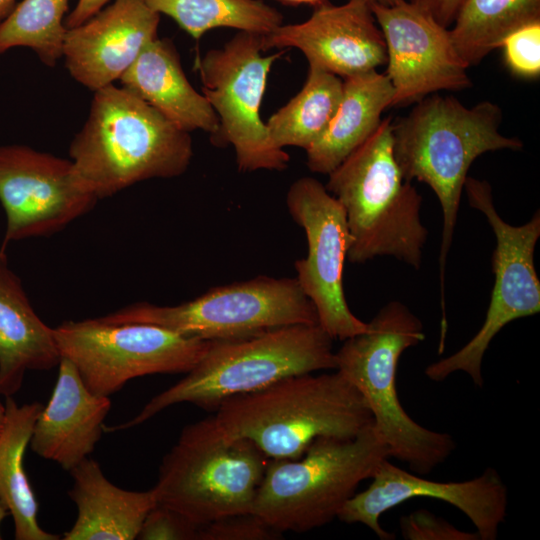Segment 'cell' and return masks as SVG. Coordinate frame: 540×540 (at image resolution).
<instances>
[{"instance_id":"obj_1","label":"cell","mask_w":540,"mask_h":540,"mask_svg":"<svg viewBox=\"0 0 540 540\" xmlns=\"http://www.w3.org/2000/svg\"><path fill=\"white\" fill-rule=\"evenodd\" d=\"M76 178L98 200L138 182L182 175L192 139L129 89L94 92L88 117L69 147Z\"/></svg>"},{"instance_id":"obj_2","label":"cell","mask_w":540,"mask_h":540,"mask_svg":"<svg viewBox=\"0 0 540 540\" xmlns=\"http://www.w3.org/2000/svg\"><path fill=\"white\" fill-rule=\"evenodd\" d=\"M211 419L224 437L251 440L270 459H298L318 437L352 438L373 424L365 400L338 371L233 396Z\"/></svg>"},{"instance_id":"obj_3","label":"cell","mask_w":540,"mask_h":540,"mask_svg":"<svg viewBox=\"0 0 540 540\" xmlns=\"http://www.w3.org/2000/svg\"><path fill=\"white\" fill-rule=\"evenodd\" d=\"M501 121L502 111L493 102L482 101L466 107L453 96L436 93L423 98L407 115L393 121L394 155L403 178L426 183L441 206L442 291L446 259L470 166L486 152L523 147L520 139L499 132Z\"/></svg>"},{"instance_id":"obj_4","label":"cell","mask_w":540,"mask_h":540,"mask_svg":"<svg viewBox=\"0 0 540 540\" xmlns=\"http://www.w3.org/2000/svg\"><path fill=\"white\" fill-rule=\"evenodd\" d=\"M328 176L325 188L344 208L352 238L347 260L362 264L392 256L419 269L428 237L422 197L395 159L391 117Z\"/></svg>"},{"instance_id":"obj_5","label":"cell","mask_w":540,"mask_h":540,"mask_svg":"<svg viewBox=\"0 0 540 540\" xmlns=\"http://www.w3.org/2000/svg\"><path fill=\"white\" fill-rule=\"evenodd\" d=\"M332 341L319 324H293L247 338L212 341L185 377L153 397L133 419L104 426V432L135 427L178 403L216 410L228 398L281 379L335 369Z\"/></svg>"},{"instance_id":"obj_6","label":"cell","mask_w":540,"mask_h":540,"mask_svg":"<svg viewBox=\"0 0 540 540\" xmlns=\"http://www.w3.org/2000/svg\"><path fill=\"white\" fill-rule=\"evenodd\" d=\"M424 339L419 318L403 303L391 301L368 322L366 331L345 339L335 352V370L365 400L390 457L404 462L418 475L432 472L456 448L450 434L414 421L397 394L399 359L406 349Z\"/></svg>"},{"instance_id":"obj_7","label":"cell","mask_w":540,"mask_h":540,"mask_svg":"<svg viewBox=\"0 0 540 540\" xmlns=\"http://www.w3.org/2000/svg\"><path fill=\"white\" fill-rule=\"evenodd\" d=\"M386 458L373 424L352 438L318 437L298 459H270L252 512L282 534L322 527Z\"/></svg>"},{"instance_id":"obj_8","label":"cell","mask_w":540,"mask_h":540,"mask_svg":"<svg viewBox=\"0 0 540 540\" xmlns=\"http://www.w3.org/2000/svg\"><path fill=\"white\" fill-rule=\"evenodd\" d=\"M269 461L251 440L224 437L210 417L184 427L152 489L157 504L202 525L252 512Z\"/></svg>"},{"instance_id":"obj_9","label":"cell","mask_w":540,"mask_h":540,"mask_svg":"<svg viewBox=\"0 0 540 540\" xmlns=\"http://www.w3.org/2000/svg\"><path fill=\"white\" fill-rule=\"evenodd\" d=\"M100 318L108 323L156 325L208 341L242 339L293 324H318L316 309L296 278L269 276L215 287L175 306L138 302Z\"/></svg>"},{"instance_id":"obj_10","label":"cell","mask_w":540,"mask_h":540,"mask_svg":"<svg viewBox=\"0 0 540 540\" xmlns=\"http://www.w3.org/2000/svg\"><path fill=\"white\" fill-rule=\"evenodd\" d=\"M61 357L76 367L94 394L110 396L134 378L189 372L211 342L144 323L101 318L65 321L54 328Z\"/></svg>"},{"instance_id":"obj_11","label":"cell","mask_w":540,"mask_h":540,"mask_svg":"<svg viewBox=\"0 0 540 540\" xmlns=\"http://www.w3.org/2000/svg\"><path fill=\"white\" fill-rule=\"evenodd\" d=\"M464 189L470 206L483 213L495 235L494 284L479 331L461 349L428 365L425 375L440 382L462 371L476 386L482 387V361L493 338L508 323L540 311V280L534 264L540 237V213L537 211L525 224L514 226L497 212L487 181L467 177Z\"/></svg>"},{"instance_id":"obj_12","label":"cell","mask_w":540,"mask_h":540,"mask_svg":"<svg viewBox=\"0 0 540 540\" xmlns=\"http://www.w3.org/2000/svg\"><path fill=\"white\" fill-rule=\"evenodd\" d=\"M262 35L239 31L222 48L196 59L206 97L219 119L211 138L217 146L232 145L240 171H281L290 157L270 140L260 106L271 66L283 52L262 55Z\"/></svg>"},{"instance_id":"obj_13","label":"cell","mask_w":540,"mask_h":540,"mask_svg":"<svg viewBox=\"0 0 540 540\" xmlns=\"http://www.w3.org/2000/svg\"><path fill=\"white\" fill-rule=\"evenodd\" d=\"M286 204L307 237V256L296 260V279L313 303L319 326L332 338L345 340L366 331L350 310L343 288V271L352 243L346 213L325 185L312 177L292 183Z\"/></svg>"},{"instance_id":"obj_14","label":"cell","mask_w":540,"mask_h":540,"mask_svg":"<svg viewBox=\"0 0 540 540\" xmlns=\"http://www.w3.org/2000/svg\"><path fill=\"white\" fill-rule=\"evenodd\" d=\"M97 201L78 182L70 159L25 145L0 146V202L7 222L2 249L61 231Z\"/></svg>"},{"instance_id":"obj_15","label":"cell","mask_w":540,"mask_h":540,"mask_svg":"<svg viewBox=\"0 0 540 540\" xmlns=\"http://www.w3.org/2000/svg\"><path fill=\"white\" fill-rule=\"evenodd\" d=\"M371 480L368 488L345 503L338 519L349 524L361 523L381 540L395 538L380 525L381 515L418 497L441 500L460 510L474 525L479 540H495L506 519L508 490L500 474L490 467L466 481L440 482L408 472L386 458Z\"/></svg>"},{"instance_id":"obj_16","label":"cell","mask_w":540,"mask_h":540,"mask_svg":"<svg viewBox=\"0 0 540 540\" xmlns=\"http://www.w3.org/2000/svg\"><path fill=\"white\" fill-rule=\"evenodd\" d=\"M370 9L386 44L392 106H406L441 90L470 87L469 66L456 51L449 29L407 0Z\"/></svg>"},{"instance_id":"obj_17","label":"cell","mask_w":540,"mask_h":540,"mask_svg":"<svg viewBox=\"0 0 540 540\" xmlns=\"http://www.w3.org/2000/svg\"><path fill=\"white\" fill-rule=\"evenodd\" d=\"M263 51L294 47L315 66L343 79L376 70L387 62L386 44L370 6L358 0L325 2L298 24L262 35Z\"/></svg>"},{"instance_id":"obj_18","label":"cell","mask_w":540,"mask_h":540,"mask_svg":"<svg viewBox=\"0 0 540 540\" xmlns=\"http://www.w3.org/2000/svg\"><path fill=\"white\" fill-rule=\"evenodd\" d=\"M159 22L160 14L142 0H114L67 29L62 57L69 74L92 92L114 84L158 37Z\"/></svg>"},{"instance_id":"obj_19","label":"cell","mask_w":540,"mask_h":540,"mask_svg":"<svg viewBox=\"0 0 540 540\" xmlns=\"http://www.w3.org/2000/svg\"><path fill=\"white\" fill-rule=\"evenodd\" d=\"M110 408L109 397L92 393L61 357L55 387L33 428L32 451L70 472L94 451Z\"/></svg>"},{"instance_id":"obj_20","label":"cell","mask_w":540,"mask_h":540,"mask_svg":"<svg viewBox=\"0 0 540 540\" xmlns=\"http://www.w3.org/2000/svg\"><path fill=\"white\" fill-rule=\"evenodd\" d=\"M121 86L152 106L177 128L203 130L213 138L219 119L206 97L197 92L182 69L173 42L157 37L120 77Z\"/></svg>"},{"instance_id":"obj_21","label":"cell","mask_w":540,"mask_h":540,"mask_svg":"<svg viewBox=\"0 0 540 540\" xmlns=\"http://www.w3.org/2000/svg\"><path fill=\"white\" fill-rule=\"evenodd\" d=\"M60 359L54 328L36 314L0 248V394L13 396L26 371L50 370Z\"/></svg>"},{"instance_id":"obj_22","label":"cell","mask_w":540,"mask_h":540,"mask_svg":"<svg viewBox=\"0 0 540 540\" xmlns=\"http://www.w3.org/2000/svg\"><path fill=\"white\" fill-rule=\"evenodd\" d=\"M68 495L77 517L63 540H134L149 511L157 504L153 489L129 491L111 483L100 465L86 458L70 471Z\"/></svg>"},{"instance_id":"obj_23","label":"cell","mask_w":540,"mask_h":540,"mask_svg":"<svg viewBox=\"0 0 540 540\" xmlns=\"http://www.w3.org/2000/svg\"><path fill=\"white\" fill-rule=\"evenodd\" d=\"M393 97L387 75L376 70L344 78L335 115L306 151L308 168L325 175L332 172L377 129Z\"/></svg>"},{"instance_id":"obj_24","label":"cell","mask_w":540,"mask_h":540,"mask_svg":"<svg viewBox=\"0 0 540 540\" xmlns=\"http://www.w3.org/2000/svg\"><path fill=\"white\" fill-rule=\"evenodd\" d=\"M6 418L0 434V501L14 522L16 540H58L38 522L39 505L24 469V454L43 408L39 402L18 405L5 397Z\"/></svg>"},{"instance_id":"obj_25","label":"cell","mask_w":540,"mask_h":540,"mask_svg":"<svg viewBox=\"0 0 540 540\" xmlns=\"http://www.w3.org/2000/svg\"><path fill=\"white\" fill-rule=\"evenodd\" d=\"M540 21V0H464L449 29L452 43L470 67L501 47L515 30Z\"/></svg>"},{"instance_id":"obj_26","label":"cell","mask_w":540,"mask_h":540,"mask_svg":"<svg viewBox=\"0 0 540 540\" xmlns=\"http://www.w3.org/2000/svg\"><path fill=\"white\" fill-rule=\"evenodd\" d=\"M342 90L339 76L309 65L303 88L265 124L271 142L280 149L296 146L307 151L335 115Z\"/></svg>"},{"instance_id":"obj_27","label":"cell","mask_w":540,"mask_h":540,"mask_svg":"<svg viewBox=\"0 0 540 540\" xmlns=\"http://www.w3.org/2000/svg\"><path fill=\"white\" fill-rule=\"evenodd\" d=\"M171 17L194 39L215 28L265 35L282 25V15L262 0H142Z\"/></svg>"},{"instance_id":"obj_28","label":"cell","mask_w":540,"mask_h":540,"mask_svg":"<svg viewBox=\"0 0 540 540\" xmlns=\"http://www.w3.org/2000/svg\"><path fill=\"white\" fill-rule=\"evenodd\" d=\"M69 0H22L0 25V55L15 47L30 48L53 68L63 56Z\"/></svg>"},{"instance_id":"obj_29","label":"cell","mask_w":540,"mask_h":540,"mask_svg":"<svg viewBox=\"0 0 540 540\" xmlns=\"http://www.w3.org/2000/svg\"><path fill=\"white\" fill-rule=\"evenodd\" d=\"M282 533L253 512L221 517L202 524L199 540H273Z\"/></svg>"},{"instance_id":"obj_30","label":"cell","mask_w":540,"mask_h":540,"mask_svg":"<svg viewBox=\"0 0 540 540\" xmlns=\"http://www.w3.org/2000/svg\"><path fill=\"white\" fill-rule=\"evenodd\" d=\"M504 59L512 73L535 78L540 74V21L525 25L502 42Z\"/></svg>"},{"instance_id":"obj_31","label":"cell","mask_w":540,"mask_h":540,"mask_svg":"<svg viewBox=\"0 0 540 540\" xmlns=\"http://www.w3.org/2000/svg\"><path fill=\"white\" fill-rule=\"evenodd\" d=\"M200 527L179 512L156 504L147 514L137 539L199 540Z\"/></svg>"},{"instance_id":"obj_32","label":"cell","mask_w":540,"mask_h":540,"mask_svg":"<svg viewBox=\"0 0 540 540\" xmlns=\"http://www.w3.org/2000/svg\"><path fill=\"white\" fill-rule=\"evenodd\" d=\"M401 534L406 540H479L477 533L458 529L428 510H416L402 516Z\"/></svg>"},{"instance_id":"obj_33","label":"cell","mask_w":540,"mask_h":540,"mask_svg":"<svg viewBox=\"0 0 540 540\" xmlns=\"http://www.w3.org/2000/svg\"><path fill=\"white\" fill-rule=\"evenodd\" d=\"M437 23L449 28L464 0H407Z\"/></svg>"},{"instance_id":"obj_34","label":"cell","mask_w":540,"mask_h":540,"mask_svg":"<svg viewBox=\"0 0 540 540\" xmlns=\"http://www.w3.org/2000/svg\"><path fill=\"white\" fill-rule=\"evenodd\" d=\"M109 1L78 0L75 8L65 18V27L69 29L81 25L103 9Z\"/></svg>"},{"instance_id":"obj_35","label":"cell","mask_w":540,"mask_h":540,"mask_svg":"<svg viewBox=\"0 0 540 540\" xmlns=\"http://www.w3.org/2000/svg\"><path fill=\"white\" fill-rule=\"evenodd\" d=\"M17 5V0H0V25L7 19Z\"/></svg>"},{"instance_id":"obj_36","label":"cell","mask_w":540,"mask_h":540,"mask_svg":"<svg viewBox=\"0 0 540 540\" xmlns=\"http://www.w3.org/2000/svg\"><path fill=\"white\" fill-rule=\"evenodd\" d=\"M284 4H288V5H300V4H307V5H312L314 7H317L325 2H327V0H278Z\"/></svg>"},{"instance_id":"obj_37","label":"cell","mask_w":540,"mask_h":540,"mask_svg":"<svg viewBox=\"0 0 540 540\" xmlns=\"http://www.w3.org/2000/svg\"><path fill=\"white\" fill-rule=\"evenodd\" d=\"M366 3L367 5H381V6H393L400 3L403 0H358Z\"/></svg>"},{"instance_id":"obj_38","label":"cell","mask_w":540,"mask_h":540,"mask_svg":"<svg viewBox=\"0 0 540 540\" xmlns=\"http://www.w3.org/2000/svg\"><path fill=\"white\" fill-rule=\"evenodd\" d=\"M5 418H6V406H5V402L2 403V402L0 401V434H1L2 429H3V427H4Z\"/></svg>"},{"instance_id":"obj_39","label":"cell","mask_w":540,"mask_h":540,"mask_svg":"<svg viewBox=\"0 0 540 540\" xmlns=\"http://www.w3.org/2000/svg\"><path fill=\"white\" fill-rule=\"evenodd\" d=\"M9 515V512L7 508L4 506V504L0 501V540L2 539L1 534V524L5 520V518Z\"/></svg>"}]
</instances>
